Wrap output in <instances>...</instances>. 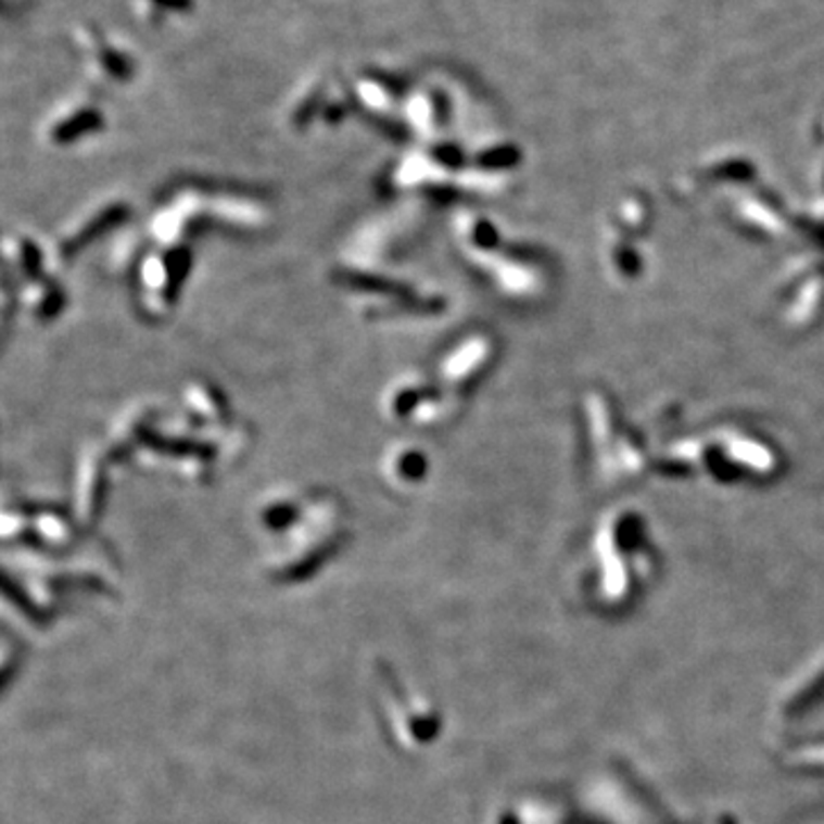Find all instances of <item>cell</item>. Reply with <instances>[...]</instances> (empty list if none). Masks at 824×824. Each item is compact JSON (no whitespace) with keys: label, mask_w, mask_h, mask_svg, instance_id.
<instances>
[{"label":"cell","mask_w":824,"mask_h":824,"mask_svg":"<svg viewBox=\"0 0 824 824\" xmlns=\"http://www.w3.org/2000/svg\"><path fill=\"white\" fill-rule=\"evenodd\" d=\"M67 295L55 275H45L26 287L16 289V307L24 312L35 326H49L65 312Z\"/></svg>","instance_id":"7a4b0ae2"},{"label":"cell","mask_w":824,"mask_h":824,"mask_svg":"<svg viewBox=\"0 0 824 824\" xmlns=\"http://www.w3.org/2000/svg\"><path fill=\"white\" fill-rule=\"evenodd\" d=\"M16 312H18V307H16L14 287L8 278L3 264H0V351H3V346L8 342Z\"/></svg>","instance_id":"3957f363"},{"label":"cell","mask_w":824,"mask_h":824,"mask_svg":"<svg viewBox=\"0 0 824 824\" xmlns=\"http://www.w3.org/2000/svg\"><path fill=\"white\" fill-rule=\"evenodd\" d=\"M0 264L8 272L14 293L16 289L53 272L47 257V245H41L35 237L24 234V231L0 234Z\"/></svg>","instance_id":"6da1fadb"}]
</instances>
